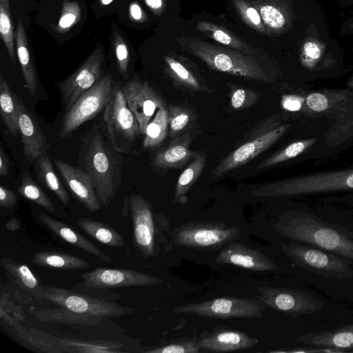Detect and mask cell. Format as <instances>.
Masks as SVG:
<instances>
[{
    "label": "cell",
    "mask_w": 353,
    "mask_h": 353,
    "mask_svg": "<svg viewBox=\"0 0 353 353\" xmlns=\"http://www.w3.org/2000/svg\"><path fill=\"white\" fill-rule=\"evenodd\" d=\"M273 230L288 240L307 244L353 260V231L301 211L282 213Z\"/></svg>",
    "instance_id": "3"
},
{
    "label": "cell",
    "mask_w": 353,
    "mask_h": 353,
    "mask_svg": "<svg viewBox=\"0 0 353 353\" xmlns=\"http://www.w3.org/2000/svg\"><path fill=\"white\" fill-rule=\"evenodd\" d=\"M259 339L246 333L228 328H216L212 333L198 341L200 349L227 352L250 349L259 343Z\"/></svg>",
    "instance_id": "21"
},
{
    "label": "cell",
    "mask_w": 353,
    "mask_h": 353,
    "mask_svg": "<svg viewBox=\"0 0 353 353\" xmlns=\"http://www.w3.org/2000/svg\"><path fill=\"white\" fill-rule=\"evenodd\" d=\"M235 6L246 23L259 32H264L261 17L254 8L249 6L243 0H235Z\"/></svg>",
    "instance_id": "42"
},
{
    "label": "cell",
    "mask_w": 353,
    "mask_h": 353,
    "mask_svg": "<svg viewBox=\"0 0 353 353\" xmlns=\"http://www.w3.org/2000/svg\"><path fill=\"white\" fill-rule=\"evenodd\" d=\"M17 56L21 65L25 82V88L31 96H34L38 88V79L33 60L30 56L27 36L23 23L19 19L15 32Z\"/></svg>",
    "instance_id": "23"
},
{
    "label": "cell",
    "mask_w": 353,
    "mask_h": 353,
    "mask_svg": "<svg viewBox=\"0 0 353 353\" xmlns=\"http://www.w3.org/2000/svg\"><path fill=\"white\" fill-rule=\"evenodd\" d=\"M352 26V27H353V21H352V26Z\"/></svg>",
    "instance_id": "54"
},
{
    "label": "cell",
    "mask_w": 353,
    "mask_h": 353,
    "mask_svg": "<svg viewBox=\"0 0 353 353\" xmlns=\"http://www.w3.org/2000/svg\"><path fill=\"white\" fill-rule=\"evenodd\" d=\"M32 262L40 267L66 270H85L90 267L84 259L72 254L57 251H41L36 253Z\"/></svg>",
    "instance_id": "27"
},
{
    "label": "cell",
    "mask_w": 353,
    "mask_h": 353,
    "mask_svg": "<svg viewBox=\"0 0 353 353\" xmlns=\"http://www.w3.org/2000/svg\"><path fill=\"white\" fill-rule=\"evenodd\" d=\"M306 103L312 110L321 112L327 108L328 101L327 97L321 93H312L307 97Z\"/></svg>",
    "instance_id": "44"
},
{
    "label": "cell",
    "mask_w": 353,
    "mask_h": 353,
    "mask_svg": "<svg viewBox=\"0 0 353 353\" xmlns=\"http://www.w3.org/2000/svg\"><path fill=\"white\" fill-rule=\"evenodd\" d=\"M353 189V172L289 179L263 184L253 190L256 198L281 197L323 191Z\"/></svg>",
    "instance_id": "9"
},
{
    "label": "cell",
    "mask_w": 353,
    "mask_h": 353,
    "mask_svg": "<svg viewBox=\"0 0 353 353\" xmlns=\"http://www.w3.org/2000/svg\"><path fill=\"white\" fill-rule=\"evenodd\" d=\"M17 201L16 194L3 185L0 186V205L3 208H12Z\"/></svg>",
    "instance_id": "45"
},
{
    "label": "cell",
    "mask_w": 353,
    "mask_h": 353,
    "mask_svg": "<svg viewBox=\"0 0 353 353\" xmlns=\"http://www.w3.org/2000/svg\"><path fill=\"white\" fill-rule=\"evenodd\" d=\"M167 109L169 136L174 138L189 132L196 119L193 110L184 103H171Z\"/></svg>",
    "instance_id": "31"
},
{
    "label": "cell",
    "mask_w": 353,
    "mask_h": 353,
    "mask_svg": "<svg viewBox=\"0 0 353 353\" xmlns=\"http://www.w3.org/2000/svg\"><path fill=\"white\" fill-rule=\"evenodd\" d=\"M120 88L144 135L155 111L165 106L163 99L147 81L137 77L121 84Z\"/></svg>",
    "instance_id": "15"
},
{
    "label": "cell",
    "mask_w": 353,
    "mask_h": 353,
    "mask_svg": "<svg viewBox=\"0 0 353 353\" xmlns=\"http://www.w3.org/2000/svg\"><path fill=\"white\" fill-rule=\"evenodd\" d=\"M117 83L112 76L104 75L85 92L62 117L59 137H69L84 123L93 119L103 111L112 97Z\"/></svg>",
    "instance_id": "10"
},
{
    "label": "cell",
    "mask_w": 353,
    "mask_h": 353,
    "mask_svg": "<svg viewBox=\"0 0 353 353\" xmlns=\"http://www.w3.org/2000/svg\"><path fill=\"white\" fill-rule=\"evenodd\" d=\"M260 15L266 25L274 29H279L285 24L283 14L271 5H264L260 8Z\"/></svg>",
    "instance_id": "43"
},
{
    "label": "cell",
    "mask_w": 353,
    "mask_h": 353,
    "mask_svg": "<svg viewBox=\"0 0 353 353\" xmlns=\"http://www.w3.org/2000/svg\"><path fill=\"white\" fill-rule=\"evenodd\" d=\"M19 112V132L23 144V154L28 161L35 162L48 154L49 145L45 134L22 99L17 94Z\"/></svg>",
    "instance_id": "18"
},
{
    "label": "cell",
    "mask_w": 353,
    "mask_h": 353,
    "mask_svg": "<svg viewBox=\"0 0 353 353\" xmlns=\"http://www.w3.org/2000/svg\"><path fill=\"white\" fill-rule=\"evenodd\" d=\"M196 28L202 34L218 43L247 54L252 52L246 43L224 28L208 21H200L197 23Z\"/></svg>",
    "instance_id": "33"
},
{
    "label": "cell",
    "mask_w": 353,
    "mask_h": 353,
    "mask_svg": "<svg viewBox=\"0 0 353 353\" xmlns=\"http://www.w3.org/2000/svg\"><path fill=\"white\" fill-rule=\"evenodd\" d=\"M129 14L130 18L134 21H141L143 19V12L139 5L133 2L130 4L129 8Z\"/></svg>",
    "instance_id": "48"
},
{
    "label": "cell",
    "mask_w": 353,
    "mask_h": 353,
    "mask_svg": "<svg viewBox=\"0 0 353 353\" xmlns=\"http://www.w3.org/2000/svg\"><path fill=\"white\" fill-rule=\"evenodd\" d=\"M37 221L65 242L95 256L103 262L110 263L112 261L111 259L97 245L61 221L46 212H41L37 215Z\"/></svg>",
    "instance_id": "22"
},
{
    "label": "cell",
    "mask_w": 353,
    "mask_h": 353,
    "mask_svg": "<svg viewBox=\"0 0 353 353\" xmlns=\"http://www.w3.org/2000/svg\"><path fill=\"white\" fill-rule=\"evenodd\" d=\"M0 112L1 119L13 137L19 133L17 94L0 74Z\"/></svg>",
    "instance_id": "30"
},
{
    "label": "cell",
    "mask_w": 353,
    "mask_h": 353,
    "mask_svg": "<svg viewBox=\"0 0 353 353\" xmlns=\"http://www.w3.org/2000/svg\"><path fill=\"white\" fill-rule=\"evenodd\" d=\"M128 205L137 250L145 259L159 255L164 233L169 230L168 219L162 215H154L152 204L140 194H131Z\"/></svg>",
    "instance_id": "6"
},
{
    "label": "cell",
    "mask_w": 353,
    "mask_h": 353,
    "mask_svg": "<svg viewBox=\"0 0 353 353\" xmlns=\"http://www.w3.org/2000/svg\"><path fill=\"white\" fill-rule=\"evenodd\" d=\"M0 34L12 63L17 64L15 33L10 14V0H0Z\"/></svg>",
    "instance_id": "36"
},
{
    "label": "cell",
    "mask_w": 353,
    "mask_h": 353,
    "mask_svg": "<svg viewBox=\"0 0 353 353\" xmlns=\"http://www.w3.org/2000/svg\"><path fill=\"white\" fill-rule=\"evenodd\" d=\"M281 104L283 109L291 112L298 111L301 108V102L299 97L294 95L283 96Z\"/></svg>",
    "instance_id": "46"
},
{
    "label": "cell",
    "mask_w": 353,
    "mask_h": 353,
    "mask_svg": "<svg viewBox=\"0 0 353 353\" xmlns=\"http://www.w3.org/2000/svg\"><path fill=\"white\" fill-rule=\"evenodd\" d=\"M7 230L10 231H15L20 227V222L16 218H11L6 224Z\"/></svg>",
    "instance_id": "51"
},
{
    "label": "cell",
    "mask_w": 353,
    "mask_h": 353,
    "mask_svg": "<svg viewBox=\"0 0 353 353\" xmlns=\"http://www.w3.org/2000/svg\"><path fill=\"white\" fill-rule=\"evenodd\" d=\"M165 70L175 87L193 92H209L210 88L201 77L179 60L166 56Z\"/></svg>",
    "instance_id": "24"
},
{
    "label": "cell",
    "mask_w": 353,
    "mask_h": 353,
    "mask_svg": "<svg viewBox=\"0 0 353 353\" xmlns=\"http://www.w3.org/2000/svg\"><path fill=\"white\" fill-rule=\"evenodd\" d=\"M9 170V160L3 148L0 149V175L6 176Z\"/></svg>",
    "instance_id": "49"
},
{
    "label": "cell",
    "mask_w": 353,
    "mask_h": 353,
    "mask_svg": "<svg viewBox=\"0 0 353 353\" xmlns=\"http://www.w3.org/2000/svg\"><path fill=\"white\" fill-rule=\"evenodd\" d=\"M146 5L155 13H158L163 7V0H144Z\"/></svg>",
    "instance_id": "50"
},
{
    "label": "cell",
    "mask_w": 353,
    "mask_h": 353,
    "mask_svg": "<svg viewBox=\"0 0 353 353\" xmlns=\"http://www.w3.org/2000/svg\"><path fill=\"white\" fill-rule=\"evenodd\" d=\"M219 264H229L253 271H276L279 266L260 251L236 240L227 243L216 256Z\"/></svg>",
    "instance_id": "16"
},
{
    "label": "cell",
    "mask_w": 353,
    "mask_h": 353,
    "mask_svg": "<svg viewBox=\"0 0 353 353\" xmlns=\"http://www.w3.org/2000/svg\"><path fill=\"white\" fill-rule=\"evenodd\" d=\"M53 162L73 196L79 203L90 212L101 208L92 180L85 171L59 159H54Z\"/></svg>",
    "instance_id": "17"
},
{
    "label": "cell",
    "mask_w": 353,
    "mask_h": 353,
    "mask_svg": "<svg viewBox=\"0 0 353 353\" xmlns=\"http://www.w3.org/2000/svg\"><path fill=\"white\" fill-rule=\"evenodd\" d=\"M81 10L77 1L65 0L62 5L60 19L57 29L60 32L68 31L76 24L81 18Z\"/></svg>",
    "instance_id": "39"
},
{
    "label": "cell",
    "mask_w": 353,
    "mask_h": 353,
    "mask_svg": "<svg viewBox=\"0 0 353 353\" xmlns=\"http://www.w3.org/2000/svg\"><path fill=\"white\" fill-rule=\"evenodd\" d=\"M77 224L85 233L103 245L112 248L125 245L123 236L108 224L90 218H81Z\"/></svg>",
    "instance_id": "29"
},
{
    "label": "cell",
    "mask_w": 353,
    "mask_h": 353,
    "mask_svg": "<svg viewBox=\"0 0 353 353\" xmlns=\"http://www.w3.org/2000/svg\"><path fill=\"white\" fill-rule=\"evenodd\" d=\"M350 85L353 87V79L350 81Z\"/></svg>",
    "instance_id": "53"
},
{
    "label": "cell",
    "mask_w": 353,
    "mask_h": 353,
    "mask_svg": "<svg viewBox=\"0 0 353 353\" xmlns=\"http://www.w3.org/2000/svg\"><path fill=\"white\" fill-rule=\"evenodd\" d=\"M33 296L76 312L97 315L103 319L121 317L137 311L133 307L49 285H42L41 291Z\"/></svg>",
    "instance_id": "11"
},
{
    "label": "cell",
    "mask_w": 353,
    "mask_h": 353,
    "mask_svg": "<svg viewBox=\"0 0 353 353\" xmlns=\"http://www.w3.org/2000/svg\"><path fill=\"white\" fill-rule=\"evenodd\" d=\"M17 192L25 199L39 205L50 212H54L56 207L52 200L43 190L31 179L27 172H23L21 177V183Z\"/></svg>",
    "instance_id": "35"
},
{
    "label": "cell",
    "mask_w": 353,
    "mask_h": 353,
    "mask_svg": "<svg viewBox=\"0 0 353 353\" xmlns=\"http://www.w3.org/2000/svg\"><path fill=\"white\" fill-rule=\"evenodd\" d=\"M288 128V125H280L278 115L258 123L243 137L236 149L214 168L210 179H217L255 159L276 142Z\"/></svg>",
    "instance_id": "5"
},
{
    "label": "cell",
    "mask_w": 353,
    "mask_h": 353,
    "mask_svg": "<svg viewBox=\"0 0 353 353\" xmlns=\"http://www.w3.org/2000/svg\"><path fill=\"white\" fill-rule=\"evenodd\" d=\"M77 276L82 281L74 285L73 290L150 286L164 281L159 276L133 269L98 268Z\"/></svg>",
    "instance_id": "14"
},
{
    "label": "cell",
    "mask_w": 353,
    "mask_h": 353,
    "mask_svg": "<svg viewBox=\"0 0 353 353\" xmlns=\"http://www.w3.org/2000/svg\"><path fill=\"white\" fill-rule=\"evenodd\" d=\"M265 308L259 301L228 296L177 306L173 309V312L216 319L259 318L263 316Z\"/></svg>",
    "instance_id": "12"
},
{
    "label": "cell",
    "mask_w": 353,
    "mask_h": 353,
    "mask_svg": "<svg viewBox=\"0 0 353 353\" xmlns=\"http://www.w3.org/2000/svg\"><path fill=\"white\" fill-rule=\"evenodd\" d=\"M1 264L7 275L21 288L32 296L41 291L43 285L27 265L7 257L1 258Z\"/></svg>",
    "instance_id": "28"
},
{
    "label": "cell",
    "mask_w": 353,
    "mask_h": 353,
    "mask_svg": "<svg viewBox=\"0 0 353 353\" xmlns=\"http://www.w3.org/2000/svg\"><path fill=\"white\" fill-rule=\"evenodd\" d=\"M105 54L100 46L74 72L57 84L65 111L105 75Z\"/></svg>",
    "instance_id": "13"
},
{
    "label": "cell",
    "mask_w": 353,
    "mask_h": 353,
    "mask_svg": "<svg viewBox=\"0 0 353 353\" xmlns=\"http://www.w3.org/2000/svg\"><path fill=\"white\" fill-rule=\"evenodd\" d=\"M314 141H315V140L312 139L294 142L283 150L267 158L261 162V163L258 166V168L265 169L296 157L303 152L306 148L311 145Z\"/></svg>",
    "instance_id": "38"
},
{
    "label": "cell",
    "mask_w": 353,
    "mask_h": 353,
    "mask_svg": "<svg viewBox=\"0 0 353 353\" xmlns=\"http://www.w3.org/2000/svg\"><path fill=\"white\" fill-rule=\"evenodd\" d=\"M260 94L248 88L232 84L230 86V107L239 111L254 105L260 99Z\"/></svg>",
    "instance_id": "37"
},
{
    "label": "cell",
    "mask_w": 353,
    "mask_h": 353,
    "mask_svg": "<svg viewBox=\"0 0 353 353\" xmlns=\"http://www.w3.org/2000/svg\"><path fill=\"white\" fill-rule=\"evenodd\" d=\"M34 163L38 182L52 192L63 204H67L70 196L57 175L49 155L43 154Z\"/></svg>",
    "instance_id": "26"
},
{
    "label": "cell",
    "mask_w": 353,
    "mask_h": 353,
    "mask_svg": "<svg viewBox=\"0 0 353 353\" xmlns=\"http://www.w3.org/2000/svg\"><path fill=\"white\" fill-rule=\"evenodd\" d=\"M279 248L304 284L353 307L352 259L291 240L280 241Z\"/></svg>",
    "instance_id": "1"
},
{
    "label": "cell",
    "mask_w": 353,
    "mask_h": 353,
    "mask_svg": "<svg viewBox=\"0 0 353 353\" xmlns=\"http://www.w3.org/2000/svg\"><path fill=\"white\" fill-rule=\"evenodd\" d=\"M113 0H100V2L102 5L107 6L111 3Z\"/></svg>",
    "instance_id": "52"
},
{
    "label": "cell",
    "mask_w": 353,
    "mask_h": 353,
    "mask_svg": "<svg viewBox=\"0 0 353 353\" xmlns=\"http://www.w3.org/2000/svg\"><path fill=\"white\" fill-rule=\"evenodd\" d=\"M305 54L310 58L316 59L320 55V50L316 44L313 42H308L304 46Z\"/></svg>",
    "instance_id": "47"
},
{
    "label": "cell",
    "mask_w": 353,
    "mask_h": 353,
    "mask_svg": "<svg viewBox=\"0 0 353 353\" xmlns=\"http://www.w3.org/2000/svg\"><path fill=\"white\" fill-rule=\"evenodd\" d=\"M296 342L325 348L330 352H353V321L332 330L301 335L296 339Z\"/></svg>",
    "instance_id": "19"
},
{
    "label": "cell",
    "mask_w": 353,
    "mask_h": 353,
    "mask_svg": "<svg viewBox=\"0 0 353 353\" xmlns=\"http://www.w3.org/2000/svg\"><path fill=\"white\" fill-rule=\"evenodd\" d=\"M100 124L116 150L122 154L135 151V143L141 133L120 85L117 84L112 98L103 110Z\"/></svg>",
    "instance_id": "7"
},
{
    "label": "cell",
    "mask_w": 353,
    "mask_h": 353,
    "mask_svg": "<svg viewBox=\"0 0 353 353\" xmlns=\"http://www.w3.org/2000/svg\"><path fill=\"white\" fill-rule=\"evenodd\" d=\"M169 132L168 113L166 107H162L148 123L143 146L145 148L155 149L165 140Z\"/></svg>",
    "instance_id": "34"
},
{
    "label": "cell",
    "mask_w": 353,
    "mask_h": 353,
    "mask_svg": "<svg viewBox=\"0 0 353 353\" xmlns=\"http://www.w3.org/2000/svg\"><path fill=\"white\" fill-rule=\"evenodd\" d=\"M31 313L42 322L93 326L99 325L103 319L99 316L76 312L61 307L57 309L33 310Z\"/></svg>",
    "instance_id": "25"
},
{
    "label": "cell",
    "mask_w": 353,
    "mask_h": 353,
    "mask_svg": "<svg viewBox=\"0 0 353 353\" xmlns=\"http://www.w3.org/2000/svg\"><path fill=\"white\" fill-rule=\"evenodd\" d=\"M123 160V154L113 148L100 123L93 125L84 134L79 168L90 176L103 207L110 204L121 184Z\"/></svg>",
    "instance_id": "2"
},
{
    "label": "cell",
    "mask_w": 353,
    "mask_h": 353,
    "mask_svg": "<svg viewBox=\"0 0 353 353\" xmlns=\"http://www.w3.org/2000/svg\"><path fill=\"white\" fill-rule=\"evenodd\" d=\"M207 161L206 154L200 152L180 174L174 190V202H181V199L196 181L201 174Z\"/></svg>",
    "instance_id": "32"
},
{
    "label": "cell",
    "mask_w": 353,
    "mask_h": 353,
    "mask_svg": "<svg viewBox=\"0 0 353 353\" xmlns=\"http://www.w3.org/2000/svg\"><path fill=\"white\" fill-rule=\"evenodd\" d=\"M174 245L202 250H218L239 239L241 233L235 225L222 221H191L174 228L170 234Z\"/></svg>",
    "instance_id": "8"
},
{
    "label": "cell",
    "mask_w": 353,
    "mask_h": 353,
    "mask_svg": "<svg viewBox=\"0 0 353 353\" xmlns=\"http://www.w3.org/2000/svg\"><path fill=\"white\" fill-rule=\"evenodd\" d=\"M185 50L203 61L211 70L248 79L268 82L258 61L250 54L222 48L198 38H185Z\"/></svg>",
    "instance_id": "4"
},
{
    "label": "cell",
    "mask_w": 353,
    "mask_h": 353,
    "mask_svg": "<svg viewBox=\"0 0 353 353\" xmlns=\"http://www.w3.org/2000/svg\"><path fill=\"white\" fill-rule=\"evenodd\" d=\"M192 141L190 131L172 138L170 143L161 148L152 159V165L159 170L179 169L192 161L200 152L190 149Z\"/></svg>",
    "instance_id": "20"
},
{
    "label": "cell",
    "mask_w": 353,
    "mask_h": 353,
    "mask_svg": "<svg viewBox=\"0 0 353 353\" xmlns=\"http://www.w3.org/2000/svg\"><path fill=\"white\" fill-rule=\"evenodd\" d=\"M199 352L198 341L186 339L145 351L148 353H199Z\"/></svg>",
    "instance_id": "41"
},
{
    "label": "cell",
    "mask_w": 353,
    "mask_h": 353,
    "mask_svg": "<svg viewBox=\"0 0 353 353\" xmlns=\"http://www.w3.org/2000/svg\"><path fill=\"white\" fill-rule=\"evenodd\" d=\"M112 46L117 61V68L121 74H122L125 79H128L129 77V50L123 37L117 32H115L113 34Z\"/></svg>",
    "instance_id": "40"
}]
</instances>
